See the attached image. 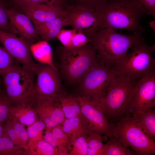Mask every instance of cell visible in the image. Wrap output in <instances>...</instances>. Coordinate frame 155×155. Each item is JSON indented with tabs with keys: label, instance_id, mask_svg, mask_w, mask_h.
Here are the masks:
<instances>
[{
	"label": "cell",
	"instance_id": "cell-26",
	"mask_svg": "<svg viewBox=\"0 0 155 155\" xmlns=\"http://www.w3.org/2000/svg\"><path fill=\"white\" fill-rule=\"evenodd\" d=\"M88 155H103L105 144L102 142L101 135L90 132L88 135Z\"/></svg>",
	"mask_w": 155,
	"mask_h": 155
},
{
	"label": "cell",
	"instance_id": "cell-33",
	"mask_svg": "<svg viewBox=\"0 0 155 155\" xmlns=\"http://www.w3.org/2000/svg\"><path fill=\"white\" fill-rule=\"evenodd\" d=\"M11 121L17 134L20 146L25 150L28 140L27 130L23 125L16 122Z\"/></svg>",
	"mask_w": 155,
	"mask_h": 155
},
{
	"label": "cell",
	"instance_id": "cell-40",
	"mask_svg": "<svg viewBox=\"0 0 155 155\" xmlns=\"http://www.w3.org/2000/svg\"><path fill=\"white\" fill-rule=\"evenodd\" d=\"M51 129H46L45 134L43 135V138L52 146L57 148V141L52 132Z\"/></svg>",
	"mask_w": 155,
	"mask_h": 155
},
{
	"label": "cell",
	"instance_id": "cell-9",
	"mask_svg": "<svg viewBox=\"0 0 155 155\" xmlns=\"http://www.w3.org/2000/svg\"><path fill=\"white\" fill-rule=\"evenodd\" d=\"M76 98L79 101L82 118L90 133L103 134L110 138L112 136V125L105 116L100 99L81 97Z\"/></svg>",
	"mask_w": 155,
	"mask_h": 155
},
{
	"label": "cell",
	"instance_id": "cell-18",
	"mask_svg": "<svg viewBox=\"0 0 155 155\" xmlns=\"http://www.w3.org/2000/svg\"><path fill=\"white\" fill-rule=\"evenodd\" d=\"M8 120L27 126L39 120L35 111L31 105L29 104L16 106H12L9 111Z\"/></svg>",
	"mask_w": 155,
	"mask_h": 155
},
{
	"label": "cell",
	"instance_id": "cell-27",
	"mask_svg": "<svg viewBox=\"0 0 155 155\" xmlns=\"http://www.w3.org/2000/svg\"><path fill=\"white\" fill-rule=\"evenodd\" d=\"M25 150L15 144L5 135L0 137V155H24Z\"/></svg>",
	"mask_w": 155,
	"mask_h": 155
},
{
	"label": "cell",
	"instance_id": "cell-16",
	"mask_svg": "<svg viewBox=\"0 0 155 155\" xmlns=\"http://www.w3.org/2000/svg\"><path fill=\"white\" fill-rule=\"evenodd\" d=\"M20 9L30 19L34 26L59 18L67 17L63 9L51 3L32 4Z\"/></svg>",
	"mask_w": 155,
	"mask_h": 155
},
{
	"label": "cell",
	"instance_id": "cell-22",
	"mask_svg": "<svg viewBox=\"0 0 155 155\" xmlns=\"http://www.w3.org/2000/svg\"><path fill=\"white\" fill-rule=\"evenodd\" d=\"M46 42L44 41V43L36 46H33L31 44V53H32L34 57L39 63L49 65L58 70L53 62L51 48Z\"/></svg>",
	"mask_w": 155,
	"mask_h": 155
},
{
	"label": "cell",
	"instance_id": "cell-1",
	"mask_svg": "<svg viewBox=\"0 0 155 155\" xmlns=\"http://www.w3.org/2000/svg\"><path fill=\"white\" fill-rule=\"evenodd\" d=\"M97 10L101 29L124 30L133 34L143 32L141 19L145 15H151L138 0H109Z\"/></svg>",
	"mask_w": 155,
	"mask_h": 155
},
{
	"label": "cell",
	"instance_id": "cell-4",
	"mask_svg": "<svg viewBox=\"0 0 155 155\" xmlns=\"http://www.w3.org/2000/svg\"><path fill=\"white\" fill-rule=\"evenodd\" d=\"M135 81L117 72L109 83L104 96L100 99L105 114L115 117L129 114Z\"/></svg>",
	"mask_w": 155,
	"mask_h": 155
},
{
	"label": "cell",
	"instance_id": "cell-34",
	"mask_svg": "<svg viewBox=\"0 0 155 155\" xmlns=\"http://www.w3.org/2000/svg\"><path fill=\"white\" fill-rule=\"evenodd\" d=\"M3 134L7 136L15 144L21 147L16 131L11 120H8L5 122L3 126Z\"/></svg>",
	"mask_w": 155,
	"mask_h": 155
},
{
	"label": "cell",
	"instance_id": "cell-28",
	"mask_svg": "<svg viewBox=\"0 0 155 155\" xmlns=\"http://www.w3.org/2000/svg\"><path fill=\"white\" fill-rule=\"evenodd\" d=\"M27 127L28 140L26 149L35 141L43 138V131L46 127L44 123L39 120Z\"/></svg>",
	"mask_w": 155,
	"mask_h": 155
},
{
	"label": "cell",
	"instance_id": "cell-6",
	"mask_svg": "<svg viewBox=\"0 0 155 155\" xmlns=\"http://www.w3.org/2000/svg\"><path fill=\"white\" fill-rule=\"evenodd\" d=\"M155 45L148 44L142 36L132 47L131 52L117 63L113 67L119 74L130 77L134 80L155 72V60L152 54Z\"/></svg>",
	"mask_w": 155,
	"mask_h": 155
},
{
	"label": "cell",
	"instance_id": "cell-15",
	"mask_svg": "<svg viewBox=\"0 0 155 155\" xmlns=\"http://www.w3.org/2000/svg\"><path fill=\"white\" fill-rule=\"evenodd\" d=\"M6 13L11 33L18 34L32 43L38 39L39 36L33 23L26 14L12 8H7Z\"/></svg>",
	"mask_w": 155,
	"mask_h": 155
},
{
	"label": "cell",
	"instance_id": "cell-14",
	"mask_svg": "<svg viewBox=\"0 0 155 155\" xmlns=\"http://www.w3.org/2000/svg\"><path fill=\"white\" fill-rule=\"evenodd\" d=\"M31 105L39 120L45 124L46 129L61 125L65 119L58 97H36Z\"/></svg>",
	"mask_w": 155,
	"mask_h": 155
},
{
	"label": "cell",
	"instance_id": "cell-31",
	"mask_svg": "<svg viewBox=\"0 0 155 155\" xmlns=\"http://www.w3.org/2000/svg\"><path fill=\"white\" fill-rule=\"evenodd\" d=\"M12 105L5 92L0 90V123H3L7 120Z\"/></svg>",
	"mask_w": 155,
	"mask_h": 155
},
{
	"label": "cell",
	"instance_id": "cell-12",
	"mask_svg": "<svg viewBox=\"0 0 155 155\" xmlns=\"http://www.w3.org/2000/svg\"><path fill=\"white\" fill-rule=\"evenodd\" d=\"M155 106V72L139 79L135 86L129 113L138 116Z\"/></svg>",
	"mask_w": 155,
	"mask_h": 155
},
{
	"label": "cell",
	"instance_id": "cell-24",
	"mask_svg": "<svg viewBox=\"0 0 155 155\" xmlns=\"http://www.w3.org/2000/svg\"><path fill=\"white\" fill-rule=\"evenodd\" d=\"M52 132L55 138L59 155H69L71 148L69 138L64 131L62 125H58L52 129Z\"/></svg>",
	"mask_w": 155,
	"mask_h": 155
},
{
	"label": "cell",
	"instance_id": "cell-7",
	"mask_svg": "<svg viewBox=\"0 0 155 155\" xmlns=\"http://www.w3.org/2000/svg\"><path fill=\"white\" fill-rule=\"evenodd\" d=\"M112 136L125 147H130L138 155L155 154L154 140L146 134L137 124L133 118L126 115L115 125H112Z\"/></svg>",
	"mask_w": 155,
	"mask_h": 155
},
{
	"label": "cell",
	"instance_id": "cell-19",
	"mask_svg": "<svg viewBox=\"0 0 155 155\" xmlns=\"http://www.w3.org/2000/svg\"><path fill=\"white\" fill-rule=\"evenodd\" d=\"M63 130L69 138L71 145L78 137L88 135L90 133L82 117L65 119L62 124Z\"/></svg>",
	"mask_w": 155,
	"mask_h": 155
},
{
	"label": "cell",
	"instance_id": "cell-36",
	"mask_svg": "<svg viewBox=\"0 0 155 155\" xmlns=\"http://www.w3.org/2000/svg\"><path fill=\"white\" fill-rule=\"evenodd\" d=\"M76 5L86 7L97 10L109 0H73Z\"/></svg>",
	"mask_w": 155,
	"mask_h": 155
},
{
	"label": "cell",
	"instance_id": "cell-8",
	"mask_svg": "<svg viewBox=\"0 0 155 155\" xmlns=\"http://www.w3.org/2000/svg\"><path fill=\"white\" fill-rule=\"evenodd\" d=\"M117 72L114 67L107 65L98 59L81 79L78 84L80 96L100 99Z\"/></svg>",
	"mask_w": 155,
	"mask_h": 155
},
{
	"label": "cell",
	"instance_id": "cell-42",
	"mask_svg": "<svg viewBox=\"0 0 155 155\" xmlns=\"http://www.w3.org/2000/svg\"><path fill=\"white\" fill-rule=\"evenodd\" d=\"M0 75H1L0 74V88H1V78H0Z\"/></svg>",
	"mask_w": 155,
	"mask_h": 155
},
{
	"label": "cell",
	"instance_id": "cell-37",
	"mask_svg": "<svg viewBox=\"0 0 155 155\" xmlns=\"http://www.w3.org/2000/svg\"><path fill=\"white\" fill-rule=\"evenodd\" d=\"M7 8L5 4L0 0V29L10 33L6 10Z\"/></svg>",
	"mask_w": 155,
	"mask_h": 155
},
{
	"label": "cell",
	"instance_id": "cell-21",
	"mask_svg": "<svg viewBox=\"0 0 155 155\" xmlns=\"http://www.w3.org/2000/svg\"><path fill=\"white\" fill-rule=\"evenodd\" d=\"M142 131L152 140H155V111L152 110L138 116L132 117Z\"/></svg>",
	"mask_w": 155,
	"mask_h": 155
},
{
	"label": "cell",
	"instance_id": "cell-2",
	"mask_svg": "<svg viewBox=\"0 0 155 155\" xmlns=\"http://www.w3.org/2000/svg\"><path fill=\"white\" fill-rule=\"evenodd\" d=\"M140 33L126 35L111 28L100 29L91 38L98 59L113 67L124 57L141 36Z\"/></svg>",
	"mask_w": 155,
	"mask_h": 155
},
{
	"label": "cell",
	"instance_id": "cell-17",
	"mask_svg": "<svg viewBox=\"0 0 155 155\" xmlns=\"http://www.w3.org/2000/svg\"><path fill=\"white\" fill-rule=\"evenodd\" d=\"M70 25L68 19L65 17L59 18L34 26L39 37L47 42L57 38L62 28Z\"/></svg>",
	"mask_w": 155,
	"mask_h": 155
},
{
	"label": "cell",
	"instance_id": "cell-5",
	"mask_svg": "<svg viewBox=\"0 0 155 155\" xmlns=\"http://www.w3.org/2000/svg\"><path fill=\"white\" fill-rule=\"evenodd\" d=\"M1 75L5 93L13 106L32 105L35 98L33 71L14 64Z\"/></svg>",
	"mask_w": 155,
	"mask_h": 155
},
{
	"label": "cell",
	"instance_id": "cell-30",
	"mask_svg": "<svg viewBox=\"0 0 155 155\" xmlns=\"http://www.w3.org/2000/svg\"><path fill=\"white\" fill-rule=\"evenodd\" d=\"M11 2L15 6L19 8L29 4L45 3L52 4L63 9L68 4L66 0H12Z\"/></svg>",
	"mask_w": 155,
	"mask_h": 155
},
{
	"label": "cell",
	"instance_id": "cell-3",
	"mask_svg": "<svg viewBox=\"0 0 155 155\" xmlns=\"http://www.w3.org/2000/svg\"><path fill=\"white\" fill-rule=\"evenodd\" d=\"M58 54L60 74L70 85L78 84L98 60L92 42L77 48L60 47Z\"/></svg>",
	"mask_w": 155,
	"mask_h": 155
},
{
	"label": "cell",
	"instance_id": "cell-13",
	"mask_svg": "<svg viewBox=\"0 0 155 155\" xmlns=\"http://www.w3.org/2000/svg\"><path fill=\"white\" fill-rule=\"evenodd\" d=\"M0 42L14 59L24 67L33 71L36 63L32 57L31 42L1 29Z\"/></svg>",
	"mask_w": 155,
	"mask_h": 155
},
{
	"label": "cell",
	"instance_id": "cell-11",
	"mask_svg": "<svg viewBox=\"0 0 155 155\" xmlns=\"http://www.w3.org/2000/svg\"><path fill=\"white\" fill-rule=\"evenodd\" d=\"M33 71L36 77L35 98H57L64 92L58 70L49 65L39 63L35 64Z\"/></svg>",
	"mask_w": 155,
	"mask_h": 155
},
{
	"label": "cell",
	"instance_id": "cell-39",
	"mask_svg": "<svg viewBox=\"0 0 155 155\" xmlns=\"http://www.w3.org/2000/svg\"><path fill=\"white\" fill-rule=\"evenodd\" d=\"M142 5L155 17V0H138Z\"/></svg>",
	"mask_w": 155,
	"mask_h": 155
},
{
	"label": "cell",
	"instance_id": "cell-20",
	"mask_svg": "<svg viewBox=\"0 0 155 155\" xmlns=\"http://www.w3.org/2000/svg\"><path fill=\"white\" fill-rule=\"evenodd\" d=\"M58 98L66 119L82 117L80 103L76 96L68 95L64 92L58 96Z\"/></svg>",
	"mask_w": 155,
	"mask_h": 155
},
{
	"label": "cell",
	"instance_id": "cell-41",
	"mask_svg": "<svg viewBox=\"0 0 155 155\" xmlns=\"http://www.w3.org/2000/svg\"><path fill=\"white\" fill-rule=\"evenodd\" d=\"M3 126L2 125V123H0V137L3 135Z\"/></svg>",
	"mask_w": 155,
	"mask_h": 155
},
{
	"label": "cell",
	"instance_id": "cell-25",
	"mask_svg": "<svg viewBox=\"0 0 155 155\" xmlns=\"http://www.w3.org/2000/svg\"><path fill=\"white\" fill-rule=\"evenodd\" d=\"M104 145L103 155H134L135 153L124 146L116 137L112 136Z\"/></svg>",
	"mask_w": 155,
	"mask_h": 155
},
{
	"label": "cell",
	"instance_id": "cell-29",
	"mask_svg": "<svg viewBox=\"0 0 155 155\" xmlns=\"http://www.w3.org/2000/svg\"><path fill=\"white\" fill-rule=\"evenodd\" d=\"M88 135L79 137L74 140L71 145L72 147L69 155H88Z\"/></svg>",
	"mask_w": 155,
	"mask_h": 155
},
{
	"label": "cell",
	"instance_id": "cell-32",
	"mask_svg": "<svg viewBox=\"0 0 155 155\" xmlns=\"http://www.w3.org/2000/svg\"><path fill=\"white\" fill-rule=\"evenodd\" d=\"M14 59L5 48L0 46V74L1 75L14 64Z\"/></svg>",
	"mask_w": 155,
	"mask_h": 155
},
{
	"label": "cell",
	"instance_id": "cell-38",
	"mask_svg": "<svg viewBox=\"0 0 155 155\" xmlns=\"http://www.w3.org/2000/svg\"><path fill=\"white\" fill-rule=\"evenodd\" d=\"M90 42H92L90 39L83 33L77 32L72 39L70 48L80 47Z\"/></svg>",
	"mask_w": 155,
	"mask_h": 155
},
{
	"label": "cell",
	"instance_id": "cell-23",
	"mask_svg": "<svg viewBox=\"0 0 155 155\" xmlns=\"http://www.w3.org/2000/svg\"><path fill=\"white\" fill-rule=\"evenodd\" d=\"M24 155H59L58 149L43 138L33 142L25 150Z\"/></svg>",
	"mask_w": 155,
	"mask_h": 155
},
{
	"label": "cell",
	"instance_id": "cell-35",
	"mask_svg": "<svg viewBox=\"0 0 155 155\" xmlns=\"http://www.w3.org/2000/svg\"><path fill=\"white\" fill-rule=\"evenodd\" d=\"M77 31L73 29L71 30H61L57 38L60 41L63 46L70 48L72 39Z\"/></svg>",
	"mask_w": 155,
	"mask_h": 155
},
{
	"label": "cell",
	"instance_id": "cell-10",
	"mask_svg": "<svg viewBox=\"0 0 155 155\" xmlns=\"http://www.w3.org/2000/svg\"><path fill=\"white\" fill-rule=\"evenodd\" d=\"M63 9L73 29L90 39L101 29L98 10L76 4H67Z\"/></svg>",
	"mask_w": 155,
	"mask_h": 155
}]
</instances>
